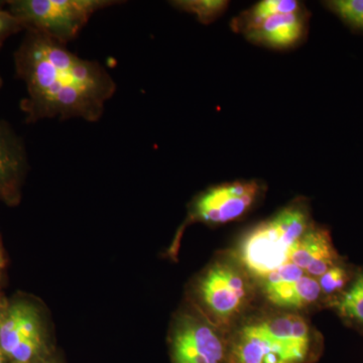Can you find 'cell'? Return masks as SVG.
I'll list each match as a JSON object with an SVG mask.
<instances>
[{"instance_id": "15", "label": "cell", "mask_w": 363, "mask_h": 363, "mask_svg": "<svg viewBox=\"0 0 363 363\" xmlns=\"http://www.w3.org/2000/svg\"><path fill=\"white\" fill-rule=\"evenodd\" d=\"M340 316L363 325V291L353 281L348 290L332 301Z\"/></svg>"}, {"instance_id": "18", "label": "cell", "mask_w": 363, "mask_h": 363, "mask_svg": "<svg viewBox=\"0 0 363 363\" xmlns=\"http://www.w3.org/2000/svg\"><path fill=\"white\" fill-rule=\"evenodd\" d=\"M25 30L23 23H21L9 9H4L0 4V49L11 35Z\"/></svg>"}, {"instance_id": "17", "label": "cell", "mask_w": 363, "mask_h": 363, "mask_svg": "<svg viewBox=\"0 0 363 363\" xmlns=\"http://www.w3.org/2000/svg\"><path fill=\"white\" fill-rule=\"evenodd\" d=\"M350 272L343 264H338L318 279L324 298H337L345 291L350 283ZM334 298V300H335Z\"/></svg>"}, {"instance_id": "16", "label": "cell", "mask_w": 363, "mask_h": 363, "mask_svg": "<svg viewBox=\"0 0 363 363\" xmlns=\"http://www.w3.org/2000/svg\"><path fill=\"white\" fill-rule=\"evenodd\" d=\"M324 6L351 28L363 32V0H330Z\"/></svg>"}, {"instance_id": "7", "label": "cell", "mask_w": 363, "mask_h": 363, "mask_svg": "<svg viewBox=\"0 0 363 363\" xmlns=\"http://www.w3.org/2000/svg\"><path fill=\"white\" fill-rule=\"evenodd\" d=\"M229 334L193 306L179 313L171 331L173 363H227Z\"/></svg>"}, {"instance_id": "20", "label": "cell", "mask_w": 363, "mask_h": 363, "mask_svg": "<svg viewBox=\"0 0 363 363\" xmlns=\"http://www.w3.org/2000/svg\"><path fill=\"white\" fill-rule=\"evenodd\" d=\"M4 253H2L1 247H0V272H1V269H4Z\"/></svg>"}, {"instance_id": "2", "label": "cell", "mask_w": 363, "mask_h": 363, "mask_svg": "<svg viewBox=\"0 0 363 363\" xmlns=\"http://www.w3.org/2000/svg\"><path fill=\"white\" fill-rule=\"evenodd\" d=\"M320 346L305 315L262 304L229 333L227 363H309Z\"/></svg>"}, {"instance_id": "6", "label": "cell", "mask_w": 363, "mask_h": 363, "mask_svg": "<svg viewBox=\"0 0 363 363\" xmlns=\"http://www.w3.org/2000/svg\"><path fill=\"white\" fill-rule=\"evenodd\" d=\"M266 191V184L259 180H236L212 186L192 200L189 220L209 226L240 220L259 204Z\"/></svg>"}, {"instance_id": "19", "label": "cell", "mask_w": 363, "mask_h": 363, "mask_svg": "<svg viewBox=\"0 0 363 363\" xmlns=\"http://www.w3.org/2000/svg\"><path fill=\"white\" fill-rule=\"evenodd\" d=\"M354 283L363 291V272L357 274L354 279Z\"/></svg>"}, {"instance_id": "8", "label": "cell", "mask_w": 363, "mask_h": 363, "mask_svg": "<svg viewBox=\"0 0 363 363\" xmlns=\"http://www.w3.org/2000/svg\"><path fill=\"white\" fill-rule=\"evenodd\" d=\"M262 303L274 309L305 315L323 304L318 279L286 262L257 281Z\"/></svg>"}, {"instance_id": "13", "label": "cell", "mask_w": 363, "mask_h": 363, "mask_svg": "<svg viewBox=\"0 0 363 363\" xmlns=\"http://www.w3.org/2000/svg\"><path fill=\"white\" fill-rule=\"evenodd\" d=\"M306 9L305 4L298 0H262L233 18L230 28L234 33L243 35L272 14L298 13Z\"/></svg>"}, {"instance_id": "21", "label": "cell", "mask_w": 363, "mask_h": 363, "mask_svg": "<svg viewBox=\"0 0 363 363\" xmlns=\"http://www.w3.org/2000/svg\"><path fill=\"white\" fill-rule=\"evenodd\" d=\"M0 363H4V352H2L1 348H0Z\"/></svg>"}, {"instance_id": "5", "label": "cell", "mask_w": 363, "mask_h": 363, "mask_svg": "<svg viewBox=\"0 0 363 363\" xmlns=\"http://www.w3.org/2000/svg\"><path fill=\"white\" fill-rule=\"evenodd\" d=\"M7 9L25 30L43 33L67 45L77 38L97 11L121 1L114 0H11Z\"/></svg>"}, {"instance_id": "12", "label": "cell", "mask_w": 363, "mask_h": 363, "mask_svg": "<svg viewBox=\"0 0 363 363\" xmlns=\"http://www.w3.org/2000/svg\"><path fill=\"white\" fill-rule=\"evenodd\" d=\"M26 168L25 143L9 123L0 119V198L13 199Z\"/></svg>"}, {"instance_id": "4", "label": "cell", "mask_w": 363, "mask_h": 363, "mask_svg": "<svg viewBox=\"0 0 363 363\" xmlns=\"http://www.w3.org/2000/svg\"><path fill=\"white\" fill-rule=\"evenodd\" d=\"M309 200L298 197L240 236L233 252L259 281L288 262L294 245L314 224Z\"/></svg>"}, {"instance_id": "22", "label": "cell", "mask_w": 363, "mask_h": 363, "mask_svg": "<svg viewBox=\"0 0 363 363\" xmlns=\"http://www.w3.org/2000/svg\"><path fill=\"white\" fill-rule=\"evenodd\" d=\"M1 85H2V79H1V76H0V87H1Z\"/></svg>"}, {"instance_id": "9", "label": "cell", "mask_w": 363, "mask_h": 363, "mask_svg": "<svg viewBox=\"0 0 363 363\" xmlns=\"http://www.w3.org/2000/svg\"><path fill=\"white\" fill-rule=\"evenodd\" d=\"M39 311L28 303H16L0 313V348L18 363H28L43 347Z\"/></svg>"}, {"instance_id": "10", "label": "cell", "mask_w": 363, "mask_h": 363, "mask_svg": "<svg viewBox=\"0 0 363 363\" xmlns=\"http://www.w3.org/2000/svg\"><path fill=\"white\" fill-rule=\"evenodd\" d=\"M307 9L293 13L272 14L250 28L243 37L255 45L286 51L302 44L309 30Z\"/></svg>"}, {"instance_id": "11", "label": "cell", "mask_w": 363, "mask_h": 363, "mask_svg": "<svg viewBox=\"0 0 363 363\" xmlns=\"http://www.w3.org/2000/svg\"><path fill=\"white\" fill-rule=\"evenodd\" d=\"M288 262L316 279L340 264L330 233L316 222L294 245Z\"/></svg>"}, {"instance_id": "14", "label": "cell", "mask_w": 363, "mask_h": 363, "mask_svg": "<svg viewBox=\"0 0 363 363\" xmlns=\"http://www.w3.org/2000/svg\"><path fill=\"white\" fill-rule=\"evenodd\" d=\"M169 4L178 11L192 14L202 25L214 23L229 7V1L225 0H175Z\"/></svg>"}, {"instance_id": "3", "label": "cell", "mask_w": 363, "mask_h": 363, "mask_svg": "<svg viewBox=\"0 0 363 363\" xmlns=\"http://www.w3.org/2000/svg\"><path fill=\"white\" fill-rule=\"evenodd\" d=\"M193 298L196 309L228 334L264 304L257 281L231 250L216 255L197 277Z\"/></svg>"}, {"instance_id": "1", "label": "cell", "mask_w": 363, "mask_h": 363, "mask_svg": "<svg viewBox=\"0 0 363 363\" xmlns=\"http://www.w3.org/2000/svg\"><path fill=\"white\" fill-rule=\"evenodd\" d=\"M14 68L26 86L21 107L28 123L52 118L96 123L116 91V81L101 64L80 58L67 45L32 30H25L14 52Z\"/></svg>"}]
</instances>
